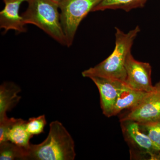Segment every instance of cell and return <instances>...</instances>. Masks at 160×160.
Wrapping results in <instances>:
<instances>
[{"label": "cell", "instance_id": "obj_11", "mask_svg": "<svg viewBox=\"0 0 160 160\" xmlns=\"http://www.w3.org/2000/svg\"><path fill=\"white\" fill-rule=\"evenodd\" d=\"M148 93L132 89L125 83L118 95L112 116L119 114L124 109L134 108L145 98Z\"/></svg>", "mask_w": 160, "mask_h": 160}, {"label": "cell", "instance_id": "obj_4", "mask_svg": "<svg viewBox=\"0 0 160 160\" xmlns=\"http://www.w3.org/2000/svg\"><path fill=\"white\" fill-rule=\"evenodd\" d=\"M102 0H64L59 4L60 18L65 34L66 46L72 45L82 20Z\"/></svg>", "mask_w": 160, "mask_h": 160}, {"label": "cell", "instance_id": "obj_7", "mask_svg": "<svg viewBox=\"0 0 160 160\" xmlns=\"http://www.w3.org/2000/svg\"><path fill=\"white\" fill-rule=\"evenodd\" d=\"M125 83L132 89L149 92L154 88L152 82V67L149 63L137 61L131 52L126 59Z\"/></svg>", "mask_w": 160, "mask_h": 160}, {"label": "cell", "instance_id": "obj_14", "mask_svg": "<svg viewBox=\"0 0 160 160\" xmlns=\"http://www.w3.org/2000/svg\"><path fill=\"white\" fill-rule=\"evenodd\" d=\"M27 149L9 141L0 143V160H25Z\"/></svg>", "mask_w": 160, "mask_h": 160}, {"label": "cell", "instance_id": "obj_16", "mask_svg": "<svg viewBox=\"0 0 160 160\" xmlns=\"http://www.w3.org/2000/svg\"><path fill=\"white\" fill-rule=\"evenodd\" d=\"M46 124V116L42 115L38 117L29 118L26 122V128L28 132L33 136L43 133Z\"/></svg>", "mask_w": 160, "mask_h": 160}, {"label": "cell", "instance_id": "obj_13", "mask_svg": "<svg viewBox=\"0 0 160 160\" xmlns=\"http://www.w3.org/2000/svg\"><path fill=\"white\" fill-rule=\"evenodd\" d=\"M148 0H102L92 12L121 9L126 12L144 7Z\"/></svg>", "mask_w": 160, "mask_h": 160}, {"label": "cell", "instance_id": "obj_6", "mask_svg": "<svg viewBox=\"0 0 160 160\" xmlns=\"http://www.w3.org/2000/svg\"><path fill=\"white\" fill-rule=\"evenodd\" d=\"M145 98L120 119V121L131 120L138 123L160 118V81Z\"/></svg>", "mask_w": 160, "mask_h": 160}, {"label": "cell", "instance_id": "obj_10", "mask_svg": "<svg viewBox=\"0 0 160 160\" xmlns=\"http://www.w3.org/2000/svg\"><path fill=\"white\" fill-rule=\"evenodd\" d=\"M27 0H13L5 3L4 9L0 12V27L4 30V32L10 30L18 32L26 31L22 16L19 14L21 4Z\"/></svg>", "mask_w": 160, "mask_h": 160}, {"label": "cell", "instance_id": "obj_2", "mask_svg": "<svg viewBox=\"0 0 160 160\" xmlns=\"http://www.w3.org/2000/svg\"><path fill=\"white\" fill-rule=\"evenodd\" d=\"M73 139L61 122L50 123L46 139L40 144H30L25 160H73L75 158Z\"/></svg>", "mask_w": 160, "mask_h": 160}, {"label": "cell", "instance_id": "obj_18", "mask_svg": "<svg viewBox=\"0 0 160 160\" xmlns=\"http://www.w3.org/2000/svg\"><path fill=\"white\" fill-rule=\"evenodd\" d=\"M13 1V0H3L4 3H6L8 2H11V1Z\"/></svg>", "mask_w": 160, "mask_h": 160}, {"label": "cell", "instance_id": "obj_12", "mask_svg": "<svg viewBox=\"0 0 160 160\" xmlns=\"http://www.w3.org/2000/svg\"><path fill=\"white\" fill-rule=\"evenodd\" d=\"M20 92V87L13 83L5 82L0 86V119L7 117V112L17 105L21 98L18 94Z\"/></svg>", "mask_w": 160, "mask_h": 160}, {"label": "cell", "instance_id": "obj_17", "mask_svg": "<svg viewBox=\"0 0 160 160\" xmlns=\"http://www.w3.org/2000/svg\"><path fill=\"white\" fill-rule=\"evenodd\" d=\"M52 1H53V2H55L58 3V4H60V3L61 2H62L63 1H64V0H52Z\"/></svg>", "mask_w": 160, "mask_h": 160}, {"label": "cell", "instance_id": "obj_9", "mask_svg": "<svg viewBox=\"0 0 160 160\" xmlns=\"http://www.w3.org/2000/svg\"><path fill=\"white\" fill-rule=\"evenodd\" d=\"M90 79L95 84L99 92L103 114L108 118L112 117L118 95L125 83L113 79L98 77H93Z\"/></svg>", "mask_w": 160, "mask_h": 160}, {"label": "cell", "instance_id": "obj_5", "mask_svg": "<svg viewBox=\"0 0 160 160\" xmlns=\"http://www.w3.org/2000/svg\"><path fill=\"white\" fill-rule=\"evenodd\" d=\"M120 122L125 141L131 148L132 155H149L151 159H156L160 152L157 151L148 136L142 131L139 123L131 120Z\"/></svg>", "mask_w": 160, "mask_h": 160}, {"label": "cell", "instance_id": "obj_3", "mask_svg": "<svg viewBox=\"0 0 160 160\" xmlns=\"http://www.w3.org/2000/svg\"><path fill=\"white\" fill-rule=\"evenodd\" d=\"M28 6L22 14L24 22L40 28L56 41L66 46L59 5L52 0H27Z\"/></svg>", "mask_w": 160, "mask_h": 160}, {"label": "cell", "instance_id": "obj_15", "mask_svg": "<svg viewBox=\"0 0 160 160\" xmlns=\"http://www.w3.org/2000/svg\"><path fill=\"white\" fill-rule=\"evenodd\" d=\"M138 123L141 130L148 136L157 151L160 152V118Z\"/></svg>", "mask_w": 160, "mask_h": 160}, {"label": "cell", "instance_id": "obj_1", "mask_svg": "<svg viewBox=\"0 0 160 160\" xmlns=\"http://www.w3.org/2000/svg\"><path fill=\"white\" fill-rule=\"evenodd\" d=\"M115 29V46L112 53L99 64L83 71V77L108 78L125 82L126 59L131 52L132 46L141 29L139 26H137L127 33L117 27Z\"/></svg>", "mask_w": 160, "mask_h": 160}, {"label": "cell", "instance_id": "obj_8", "mask_svg": "<svg viewBox=\"0 0 160 160\" xmlns=\"http://www.w3.org/2000/svg\"><path fill=\"white\" fill-rule=\"evenodd\" d=\"M27 121L21 118H9L0 119V143L9 141L15 145L28 149L32 138L26 128Z\"/></svg>", "mask_w": 160, "mask_h": 160}]
</instances>
